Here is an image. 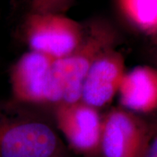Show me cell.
<instances>
[{
    "instance_id": "1",
    "label": "cell",
    "mask_w": 157,
    "mask_h": 157,
    "mask_svg": "<svg viewBox=\"0 0 157 157\" xmlns=\"http://www.w3.org/2000/svg\"><path fill=\"white\" fill-rule=\"evenodd\" d=\"M63 154V143L50 125L0 107V157H62Z\"/></svg>"
},
{
    "instance_id": "2",
    "label": "cell",
    "mask_w": 157,
    "mask_h": 157,
    "mask_svg": "<svg viewBox=\"0 0 157 157\" xmlns=\"http://www.w3.org/2000/svg\"><path fill=\"white\" fill-rule=\"evenodd\" d=\"M10 86L15 102L24 105H53L63 101L55 71V59L29 50L10 70Z\"/></svg>"
},
{
    "instance_id": "3",
    "label": "cell",
    "mask_w": 157,
    "mask_h": 157,
    "mask_svg": "<svg viewBox=\"0 0 157 157\" xmlns=\"http://www.w3.org/2000/svg\"><path fill=\"white\" fill-rule=\"evenodd\" d=\"M23 34L29 50L60 59L80 45L86 26L61 12L31 11L23 25Z\"/></svg>"
},
{
    "instance_id": "4",
    "label": "cell",
    "mask_w": 157,
    "mask_h": 157,
    "mask_svg": "<svg viewBox=\"0 0 157 157\" xmlns=\"http://www.w3.org/2000/svg\"><path fill=\"white\" fill-rule=\"evenodd\" d=\"M115 33L106 23L97 21L86 26L80 45L69 55L55 59V71L63 93L62 102L80 101L85 76L102 52L113 47ZM61 103V102H60Z\"/></svg>"
},
{
    "instance_id": "5",
    "label": "cell",
    "mask_w": 157,
    "mask_h": 157,
    "mask_svg": "<svg viewBox=\"0 0 157 157\" xmlns=\"http://www.w3.org/2000/svg\"><path fill=\"white\" fill-rule=\"evenodd\" d=\"M103 119L99 109L81 101L54 106L57 128L72 150L82 157H101Z\"/></svg>"
},
{
    "instance_id": "6",
    "label": "cell",
    "mask_w": 157,
    "mask_h": 157,
    "mask_svg": "<svg viewBox=\"0 0 157 157\" xmlns=\"http://www.w3.org/2000/svg\"><path fill=\"white\" fill-rule=\"evenodd\" d=\"M150 135V122L114 107L103 119L101 157H145Z\"/></svg>"
},
{
    "instance_id": "7",
    "label": "cell",
    "mask_w": 157,
    "mask_h": 157,
    "mask_svg": "<svg viewBox=\"0 0 157 157\" xmlns=\"http://www.w3.org/2000/svg\"><path fill=\"white\" fill-rule=\"evenodd\" d=\"M125 73L123 57L114 47L102 52L85 76L80 101L97 109L107 106L117 95Z\"/></svg>"
},
{
    "instance_id": "8",
    "label": "cell",
    "mask_w": 157,
    "mask_h": 157,
    "mask_svg": "<svg viewBox=\"0 0 157 157\" xmlns=\"http://www.w3.org/2000/svg\"><path fill=\"white\" fill-rule=\"evenodd\" d=\"M117 95L121 106L135 114L157 111V69L138 66L126 71Z\"/></svg>"
},
{
    "instance_id": "9",
    "label": "cell",
    "mask_w": 157,
    "mask_h": 157,
    "mask_svg": "<svg viewBox=\"0 0 157 157\" xmlns=\"http://www.w3.org/2000/svg\"><path fill=\"white\" fill-rule=\"evenodd\" d=\"M120 10L135 27L157 34V0H118Z\"/></svg>"
},
{
    "instance_id": "10",
    "label": "cell",
    "mask_w": 157,
    "mask_h": 157,
    "mask_svg": "<svg viewBox=\"0 0 157 157\" xmlns=\"http://www.w3.org/2000/svg\"><path fill=\"white\" fill-rule=\"evenodd\" d=\"M72 0H31V11L63 12Z\"/></svg>"
},
{
    "instance_id": "11",
    "label": "cell",
    "mask_w": 157,
    "mask_h": 157,
    "mask_svg": "<svg viewBox=\"0 0 157 157\" xmlns=\"http://www.w3.org/2000/svg\"><path fill=\"white\" fill-rule=\"evenodd\" d=\"M151 135L145 157H157V120L150 122Z\"/></svg>"
}]
</instances>
